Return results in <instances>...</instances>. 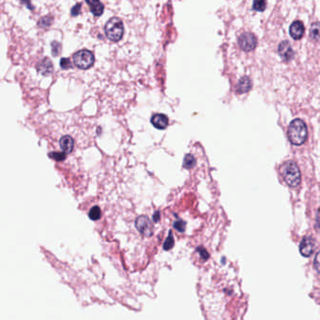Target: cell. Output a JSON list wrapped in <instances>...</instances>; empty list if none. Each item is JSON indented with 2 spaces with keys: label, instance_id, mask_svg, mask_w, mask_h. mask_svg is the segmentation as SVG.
<instances>
[{
  "label": "cell",
  "instance_id": "83f0119b",
  "mask_svg": "<svg viewBox=\"0 0 320 320\" xmlns=\"http://www.w3.org/2000/svg\"><path fill=\"white\" fill-rule=\"evenodd\" d=\"M159 219H160V213L157 211V212H155L154 216H153V220H154V222H158Z\"/></svg>",
  "mask_w": 320,
  "mask_h": 320
},
{
  "label": "cell",
  "instance_id": "603a6c76",
  "mask_svg": "<svg viewBox=\"0 0 320 320\" xmlns=\"http://www.w3.org/2000/svg\"><path fill=\"white\" fill-rule=\"evenodd\" d=\"M51 46H52L53 55L55 57H58L59 56V53H60L61 49V44H59L58 42H53L52 44H51Z\"/></svg>",
  "mask_w": 320,
  "mask_h": 320
},
{
  "label": "cell",
  "instance_id": "e0dca14e",
  "mask_svg": "<svg viewBox=\"0 0 320 320\" xmlns=\"http://www.w3.org/2000/svg\"><path fill=\"white\" fill-rule=\"evenodd\" d=\"M88 216L92 220V221H97L99 220L101 216H102V210L101 208H99L98 206H94L90 208L89 212H88Z\"/></svg>",
  "mask_w": 320,
  "mask_h": 320
},
{
  "label": "cell",
  "instance_id": "484cf974",
  "mask_svg": "<svg viewBox=\"0 0 320 320\" xmlns=\"http://www.w3.org/2000/svg\"><path fill=\"white\" fill-rule=\"evenodd\" d=\"M199 254L201 255V256H202V258L204 260L208 259V254L207 253V251L205 250V249H203V248H199L198 249Z\"/></svg>",
  "mask_w": 320,
  "mask_h": 320
},
{
  "label": "cell",
  "instance_id": "8992f818",
  "mask_svg": "<svg viewBox=\"0 0 320 320\" xmlns=\"http://www.w3.org/2000/svg\"><path fill=\"white\" fill-rule=\"evenodd\" d=\"M315 250V242L311 237H304L300 244L301 255L304 257L311 256Z\"/></svg>",
  "mask_w": 320,
  "mask_h": 320
},
{
  "label": "cell",
  "instance_id": "7c38bea8",
  "mask_svg": "<svg viewBox=\"0 0 320 320\" xmlns=\"http://www.w3.org/2000/svg\"><path fill=\"white\" fill-rule=\"evenodd\" d=\"M252 88V81L251 79L247 76H244V77H242L237 86H236V91L240 94L242 93H245V92H248L250 89Z\"/></svg>",
  "mask_w": 320,
  "mask_h": 320
},
{
  "label": "cell",
  "instance_id": "ac0fdd59",
  "mask_svg": "<svg viewBox=\"0 0 320 320\" xmlns=\"http://www.w3.org/2000/svg\"><path fill=\"white\" fill-rule=\"evenodd\" d=\"M66 153H64L63 151H55V152H51L49 153V157L57 161V162H61V161H64L66 159Z\"/></svg>",
  "mask_w": 320,
  "mask_h": 320
},
{
  "label": "cell",
  "instance_id": "d4e9b609",
  "mask_svg": "<svg viewBox=\"0 0 320 320\" xmlns=\"http://www.w3.org/2000/svg\"><path fill=\"white\" fill-rule=\"evenodd\" d=\"M80 11H81V4L80 3H78V4H76V5H74L73 7H72V9H71V15L72 16H77V15H79V13H80Z\"/></svg>",
  "mask_w": 320,
  "mask_h": 320
},
{
  "label": "cell",
  "instance_id": "9a60e30c",
  "mask_svg": "<svg viewBox=\"0 0 320 320\" xmlns=\"http://www.w3.org/2000/svg\"><path fill=\"white\" fill-rule=\"evenodd\" d=\"M196 165V160L192 154H187L183 161V167L186 169H192Z\"/></svg>",
  "mask_w": 320,
  "mask_h": 320
},
{
  "label": "cell",
  "instance_id": "d6986e66",
  "mask_svg": "<svg viewBox=\"0 0 320 320\" xmlns=\"http://www.w3.org/2000/svg\"><path fill=\"white\" fill-rule=\"evenodd\" d=\"M267 3L263 0H258V1H255L254 2V9L257 11H263L266 9Z\"/></svg>",
  "mask_w": 320,
  "mask_h": 320
},
{
  "label": "cell",
  "instance_id": "6da1fadb",
  "mask_svg": "<svg viewBox=\"0 0 320 320\" xmlns=\"http://www.w3.org/2000/svg\"><path fill=\"white\" fill-rule=\"evenodd\" d=\"M307 127L302 120L297 119L289 124L287 130V136L289 141L295 146L303 145L307 139Z\"/></svg>",
  "mask_w": 320,
  "mask_h": 320
},
{
  "label": "cell",
  "instance_id": "4fadbf2b",
  "mask_svg": "<svg viewBox=\"0 0 320 320\" xmlns=\"http://www.w3.org/2000/svg\"><path fill=\"white\" fill-rule=\"evenodd\" d=\"M37 69L43 75H48L53 72V64L49 59H44L37 64Z\"/></svg>",
  "mask_w": 320,
  "mask_h": 320
},
{
  "label": "cell",
  "instance_id": "4316f807",
  "mask_svg": "<svg viewBox=\"0 0 320 320\" xmlns=\"http://www.w3.org/2000/svg\"><path fill=\"white\" fill-rule=\"evenodd\" d=\"M316 225H317V228L320 230V208L318 209V212H317V218H316Z\"/></svg>",
  "mask_w": 320,
  "mask_h": 320
},
{
  "label": "cell",
  "instance_id": "7a4b0ae2",
  "mask_svg": "<svg viewBox=\"0 0 320 320\" xmlns=\"http://www.w3.org/2000/svg\"><path fill=\"white\" fill-rule=\"evenodd\" d=\"M105 35L108 40L112 42H120L124 35V26L120 18L113 17L109 19L104 26Z\"/></svg>",
  "mask_w": 320,
  "mask_h": 320
},
{
  "label": "cell",
  "instance_id": "30bf717a",
  "mask_svg": "<svg viewBox=\"0 0 320 320\" xmlns=\"http://www.w3.org/2000/svg\"><path fill=\"white\" fill-rule=\"evenodd\" d=\"M289 33L294 40H300L304 34V26L301 21H295L289 28Z\"/></svg>",
  "mask_w": 320,
  "mask_h": 320
},
{
  "label": "cell",
  "instance_id": "2e32d148",
  "mask_svg": "<svg viewBox=\"0 0 320 320\" xmlns=\"http://www.w3.org/2000/svg\"><path fill=\"white\" fill-rule=\"evenodd\" d=\"M310 36L314 41L320 40V23H315L311 26Z\"/></svg>",
  "mask_w": 320,
  "mask_h": 320
},
{
  "label": "cell",
  "instance_id": "44dd1931",
  "mask_svg": "<svg viewBox=\"0 0 320 320\" xmlns=\"http://www.w3.org/2000/svg\"><path fill=\"white\" fill-rule=\"evenodd\" d=\"M185 227H186V223L182 220H179L174 223V228L180 232H183L185 230Z\"/></svg>",
  "mask_w": 320,
  "mask_h": 320
},
{
  "label": "cell",
  "instance_id": "5b68a950",
  "mask_svg": "<svg viewBox=\"0 0 320 320\" xmlns=\"http://www.w3.org/2000/svg\"><path fill=\"white\" fill-rule=\"evenodd\" d=\"M257 44V40L256 36L250 33V32H245L240 36L239 38V45L242 48V50L245 52H249L256 48Z\"/></svg>",
  "mask_w": 320,
  "mask_h": 320
},
{
  "label": "cell",
  "instance_id": "277c9868",
  "mask_svg": "<svg viewBox=\"0 0 320 320\" xmlns=\"http://www.w3.org/2000/svg\"><path fill=\"white\" fill-rule=\"evenodd\" d=\"M73 63L79 69H87L91 68L95 62V57L93 53L87 49L80 50L75 53L72 57Z\"/></svg>",
  "mask_w": 320,
  "mask_h": 320
},
{
  "label": "cell",
  "instance_id": "8fae6325",
  "mask_svg": "<svg viewBox=\"0 0 320 320\" xmlns=\"http://www.w3.org/2000/svg\"><path fill=\"white\" fill-rule=\"evenodd\" d=\"M60 144L63 152L69 154L72 151L74 147V140L69 135H63L60 140Z\"/></svg>",
  "mask_w": 320,
  "mask_h": 320
},
{
  "label": "cell",
  "instance_id": "ffe728a7",
  "mask_svg": "<svg viewBox=\"0 0 320 320\" xmlns=\"http://www.w3.org/2000/svg\"><path fill=\"white\" fill-rule=\"evenodd\" d=\"M174 245V238L172 237V232H169V235L165 241V245H164V249L168 251L170 250Z\"/></svg>",
  "mask_w": 320,
  "mask_h": 320
},
{
  "label": "cell",
  "instance_id": "ba28073f",
  "mask_svg": "<svg viewBox=\"0 0 320 320\" xmlns=\"http://www.w3.org/2000/svg\"><path fill=\"white\" fill-rule=\"evenodd\" d=\"M278 52H279L280 57L285 61H291L294 58V51L287 41L282 42L280 44L279 48H278Z\"/></svg>",
  "mask_w": 320,
  "mask_h": 320
},
{
  "label": "cell",
  "instance_id": "52a82bcc",
  "mask_svg": "<svg viewBox=\"0 0 320 320\" xmlns=\"http://www.w3.org/2000/svg\"><path fill=\"white\" fill-rule=\"evenodd\" d=\"M135 225H136L140 233L147 235V236L152 234V225H151L150 220L148 219V217H138L135 222Z\"/></svg>",
  "mask_w": 320,
  "mask_h": 320
},
{
  "label": "cell",
  "instance_id": "5bb4252c",
  "mask_svg": "<svg viewBox=\"0 0 320 320\" xmlns=\"http://www.w3.org/2000/svg\"><path fill=\"white\" fill-rule=\"evenodd\" d=\"M87 4L90 7V10L94 16H101L104 13V4L100 1H87Z\"/></svg>",
  "mask_w": 320,
  "mask_h": 320
},
{
  "label": "cell",
  "instance_id": "9c48e42d",
  "mask_svg": "<svg viewBox=\"0 0 320 320\" xmlns=\"http://www.w3.org/2000/svg\"><path fill=\"white\" fill-rule=\"evenodd\" d=\"M151 123L155 127L156 129L159 130H165L168 126V118L164 114H155L151 118Z\"/></svg>",
  "mask_w": 320,
  "mask_h": 320
},
{
  "label": "cell",
  "instance_id": "3957f363",
  "mask_svg": "<svg viewBox=\"0 0 320 320\" xmlns=\"http://www.w3.org/2000/svg\"><path fill=\"white\" fill-rule=\"evenodd\" d=\"M282 175L287 185L298 187L301 183V171L294 162H287L282 167Z\"/></svg>",
  "mask_w": 320,
  "mask_h": 320
},
{
  "label": "cell",
  "instance_id": "cb8c5ba5",
  "mask_svg": "<svg viewBox=\"0 0 320 320\" xmlns=\"http://www.w3.org/2000/svg\"><path fill=\"white\" fill-rule=\"evenodd\" d=\"M314 266L316 270L320 274V252H319L315 257V261H314Z\"/></svg>",
  "mask_w": 320,
  "mask_h": 320
},
{
  "label": "cell",
  "instance_id": "7402d4cb",
  "mask_svg": "<svg viewBox=\"0 0 320 320\" xmlns=\"http://www.w3.org/2000/svg\"><path fill=\"white\" fill-rule=\"evenodd\" d=\"M61 67L63 69H70L72 67V64L69 59H62L61 61Z\"/></svg>",
  "mask_w": 320,
  "mask_h": 320
}]
</instances>
